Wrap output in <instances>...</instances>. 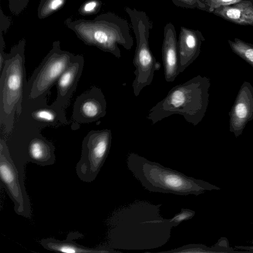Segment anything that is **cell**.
Here are the masks:
<instances>
[{
	"mask_svg": "<svg viewBox=\"0 0 253 253\" xmlns=\"http://www.w3.org/2000/svg\"><path fill=\"white\" fill-rule=\"evenodd\" d=\"M74 55L62 50L59 41H54L51 49L28 80L23 100L47 98L51 87L57 83Z\"/></svg>",
	"mask_w": 253,
	"mask_h": 253,
	"instance_id": "8",
	"label": "cell"
},
{
	"mask_svg": "<svg viewBox=\"0 0 253 253\" xmlns=\"http://www.w3.org/2000/svg\"><path fill=\"white\" fill-rule=\"evenodd\" d=\"M210 79L198 75L173 87L148 112L152 125L174 114L196 126L204 117L209 104Z\"/></svg>",
	"mask_w": 253,
	"mask_h": 253,
	"instance_id": "2",
	"label": "cell"
},
{
	"mask_svg": "<svg viewBox=\"0 0 253 253\" xmlns=\"http://www.w3.org/2000/svg\"><path fill=\"white\" fill-rule=\"evenodd\" d=\"M206 6V11L212 13L221 6L230 5L242 0H200Z\"/></svg>",
	"mask_w": 253,
	"mask_h": 253,
	"instance_id": "22",
	"label": "cell"
},
{
	"mask_svg": "<svg viewBox=\"0 0 253 253\" xmlns=\"http://www.w3.org/2000/svg\"><path fill=\"white\" fill-rule=\"evenodd\" d=\"M107 102L101 89L93 86L76 98L72 119L80 124L95 122L106 114Z\"/></svg>",
	"mask_w": 253,
	"mask_h": 253,
	"instance_id": "12",
	"label": "cell"
},
{
	"mask_svg": "<svg viewBox=\"0 0 253 253\" xmlns=\"http://www.w3.org/2000/svg\"><path fill=\"white\" fill-rule=\"evenodd\" d=\"M128 169L146 190L178 195H197L207 189L202 181L166 168L134 153L126 158Z\"/></svg>",
	"mask_w": 253,
	"mask_h": 253,
	"instance_id": "4",
	"label": "cell"
},
{
	"mask_svg": "<svg viewBox=\"0 0 253 253\" xmlns=\"http://www.w3.org/2000/svg\"><path fill=\"white\" fill-rule=\"evenodd\" d=\"M102 5L100 0H86L80 6L78 12L82 16L94 15L100 10Z\"/></svg>",
	"mask_w": 253,
	"mask_h": 253,
	"instance_id": "21",
	"label": "cell"
},
{
	"mask_svg": "<svg viewBox=\"0 0 253 253\" xmlns=\"http://www.w3.org/2000/svg\"><path fill=\"white\" fill-rule=\"evenodd\" d=\"M229 116V130L238 136L253 119V86L250 83L242 84Z\"/></svg>",
	"mask_w": 253,
	"mask_h": 253,
	"instance_id": "13",
	"label": "cell"
},
{
	"mask_svg": "<svg viewBox=\"0 0 253 253\" xmlns=\"http://www.w3.org/2000/svg\"><path fill=\"white\" fill-rule=\"evenodd\" d=\"M0 33L6 32L11 24V20L8 17L6 16L0 9Z\"/></svg>",
	"mask_w": 253,
	"mask_h": 253,
	"instance_id": "26",
	"label": "cell"
},
{
	"mask_svg": "<svg viewBox=\"0 0 253 253\" xmlns=\"http://www.w3.org/2000/svg\"><path fill=\"white\" fill-rule=\"evenodd\" d=\"M162 53L164 75L167 82H173L180 72V61L176 31L171 23L165 25Z\"/></svg>",
	"mask_w": 253,
	"mask_h": 253,
	"instance_id": "15",
	"label": "cell"
},
{
	"mask_svg": "<svg viewBox=\"0 0 253 253\" xmlns=\"http://www.w3.org/2000/svg\"><path fill=\"white\" fill-rule=\"evenodd\" d=\"M162 205L134 202L116 210L108 221L107 245L114 249L143 250L165 245L173 227L160 214Z\"/></svg>",
	"mask_w": 253,
	"mask_h": 253,
	"instance_id": "1",
	"label": "cell"
},
{
	"mask_svg": "<svg viewBox=\"0 0 253 253\" xmlns=\"http://www.w3.org/2000/svg\"><path fill=\"white\" fill-rule=\"evenodd\" d=\"M64 23L84 44L121 57L120 44L126 50L133 45L126 20L112 12L101 14L92 20L67 18Z\"/></svg>",
	"mask_w": 253,
	"mask_h": 253,
	"instance_id": "3",
	"label": "cell"
},
{
	"mask_svg": "<svg viewBox=\"0 0 253 253\" xmlns=\"http://www.w3.org/2000/svg\"><path fill=\"white\" fill-rule=\"evenodd\" d=\"M5 140L10 156L17 168L22 188L25 186V168L28 163L44 167L56 160L53 144L46 139L41 130L17 121Z\"/></svg>",
	"mask_w": 253,
	"mask_h": 253,
	"instance_id": "6",
	"label": "cell"
},
{
	"mask_svg": "<svg viewBox=\"0 0 253 253\" xmlns=\"http://www.w3.org/2000/svg\"><path fill=\"white\" fill-rule=\"evenodd\" d=\"M110 129L92 130L83 139L80 160L76 170L83 181L91 182L96 177L109 154L112 142Z\"/></svg>",
	"mask_w": 253,
	"mask_h": 253,
	"instance_id": "9",
	"label": "cell"
},
{
	"mask_svg": "<svg viewBox=\"0 0 253 253\" xmlns=\"http://www.w3.org/2000/svg\"><path fill=\"white\" fill-rule=\"evenodd\" d=\"M174 5L185 8L206 11L205 5L200 0H171Z\"/></svg>",
	"mask_w": 253,
	"mask_h": 253,
	"instance_id": "24",
	"label": "cell"
},
{
	"mask_svg": "<svg viewBox=\"0 0 253 253\" xmlns=\"http://www.w3.org/2000/svg\"><path fill=\"white\" fill-rule=\"evenodd\" d=\"M128 14L136 40L133 64L135 78L132 86L135 96L139 95L141 90L153 81L154 73L158 71L161 64L156 59L149 45V30L151 25L146 13L135 8H125Z\"/></svg>",
	"mask_w": 253,
	"mask_h": 253,
	"instance_id": "7",
	"label": "cell"
},
{
	"mask_svg": "<svg viewBox=\"0 0 253 253\" xmlns=\"http://www.w3.org/2000/svg\"><path fill=\"white\" fill-rule=\"evenodd\" d=\"M212 13L235 24L253 26V0H242L222 6Z\"/></svg>",
	"mask_w": 253,
	"mask_h": 253,
	"instance_id": "18",
	"label": "cell"
},
{
	"mask_svg": "<svg viewBox=\"0 0 253 253\" xmlns=\"http://www.w3.org/2000/svg\"><path fill=\"white\" fill-rule=\"evenodd\" d=\"M17 117V121L21 123L40 130L47 126L68 124L65 108L54 102L48 105L47 98L23 100L21 113Z\"/></svg>",
	"mask_w": 253,
	"mask_h": 253,
	"instance_id": "11",
	"label": "cell"
},
{
	"mask_svg": "<svg viewBox=\"0 0 253 253\" xmlns=\"http://www.w3.org/2000/svg\"><path fill=\"white\" fill-rule=\"evenodd\" d=\"M84 58L74 55L71 63L62 74L56 83L57 97L54 102L65 109L68 105L82 74Z\"/></svg>",
	"mask_w": 253,
	"mask_h": 253,
	"instance_id": "14",
	"label": "cell"
},
{
	"mask_svg": "<svg viewBox=\"0 0 253 253\" xmlns=\"http://www.w3.org/2000/svg\"><path fill=\"white\" fill-rule=\"evenodd\" d=\"M29 0H8L10 12L16 15L20 14L27 7Z\"/></svg>",
	"mask_w": 253,
	"mask_h": 253,
	"instance_id": "25",
	"label": "cell"
},
{
	"mask_svg": "<svg viewBox=\"0 0 253 253\" xmlns=\"http://www.w3.org/2000/svg\"><path fill=\"white\" fill-rule=\"evenodd\" d=\"M67 0H41L38 7V17L40 19L47 18L60 10Z\"/></svg>",
	"mask_w": 253,
	"mask_h": 253,
	"instance_id": "20",
	"label": "cell"
},
{
	"mask_svg": "<svg viewBox=\"0 0 253 253\" xmlns=\"http://www.w3.org/2000/svg\"><path fill=\"white\" fill-rule=\"evenodd\" d=\"M195 211L188 209H181L180 212L175 214L171 218L169 219L173 227L178 225L184 220L191 219L195 215Z\"/></svg>",
	"mask_w": 253,
	"mask_h": 253,
	"instance_id": "23",
	"label": "cell"
},
{
	"mask_svg": "<svg viewBox=\"0 0 253 253\" xmlns=\"http://www.w3.org/2000/svg\"><path fill=\"white\" fill-rule=\"evenodd\" d=\"M26 40L11 47L0 71V124L7 135L12 131L15 116L20 115L27 84L25 66Z\"/></svg>",
	"mask_w": 253,
	"mask_h": 253,
	"instance_id": "5",
	"label": "cell"
},
{
	"mask_svg": "<svg viewBox=\"0 0 253 253\" xmlns=\"http://www.w3.org/2000/svg\"><path fill=\"white\" fill-rule=\"evenodd\" d=\"M205 40L198 30L181 27L177 40L180 73L197 58L202 43Z\"/></svg>",
	"mask_w": 253,
	"mask_h": 253,
	"instance_id": "16",
	"label": "cell"
},
{
	"mask_svg": "<svg viewBox=\"0 0 253 253\" xmlns=\"http://www.w3.org/2000/svg\"><path fill=\"white\" fill-rule=\"evenodd\" d=\"M79 232L69 233L64 240L47 238L41 240L40 244L45 249L54 252L66 253H120L107 245L90 248L77 244L74 240L82 238Z\"/></svg>",
	"mask_w": 253,
	"mask_h": 253,
	"instance_id": "17",
	"label": "cell"
},
{
	"mask_svg": "<svg viewBox=\"0 0 253 253\" xmlns=\"http://www.w3.org/2000/svg\"><path fill=\"white\" fill-rule=\"evenodd\" d=\"M0 187L14 203L15 213L26 218L31 216V207L26 190L21 184L19 172L10 156L5 140L0 139Z\"/></svg>",
	"mask_w": 253,
	"mask_h": 253,
	"instance_id": "10",
	"label": "cell"
},
{
	"mask_svg": "<svg viewBox=\"0 0 253 253\" xmlns=\"http://www.w3.org/2000/svg\"><path fill=\"white\" fill-rule=\"evenodd\" d=\"M228 42L235 53L253 66V44L238 38L228 40Z\"/></svg>",
	"mask_w": 253,
	"mask_h": 253,
	"instance_id": "19",
	"label": "cell"
}]
</instances>
